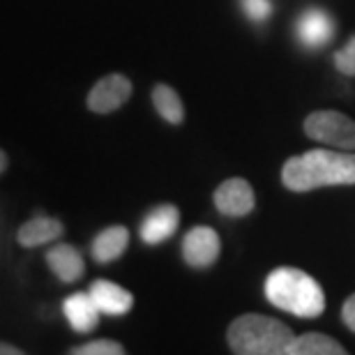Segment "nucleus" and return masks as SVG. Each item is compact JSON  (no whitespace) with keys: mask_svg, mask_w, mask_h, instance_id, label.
<instances>
[{"mask_svg":"<svg viewBox=\"0 0 355 355\" xmlns=\"http://www.w3.org/2000/svg\"><path fill=\"white\" fill-rule=\"evenodd\" d=\"M282 184L295 194L314 191L318 187L355 184V155L349 150L314 148L284 162Z\"/></svg>","mask_w":355,"mask_h":355,"instance_id":"nucleus-1","label":"nucleus"},{"mask_svg":"<svg viewBox=\"0 0 355 355\" xmlns=\"http://www.w3.org/2000/svg\"><path fill=\"white\" fill-rule=\"evenodd\" d=\"M266 297L277 309L300 318H316L325 311V293L314 277L300 268H275L266 277Z\"/></svg>","mask_w":355,"mask_h":355,"instance_id":"nucleus-2","label":"nucleus"},{"mask_svg":"<svg viewBox=\"0 0 355 355\" xmlns=\"http://www.w3.org/2000/svg\"><path fill=\"white\" fill-rule=\"evenodd\" d=\"M293 339L286 323L263 314H243L226 330L229 349L238 355H282Z\"/></svg>","mask_w":355,"mask_h":355,"instance_id":"nucleus-3","label":"nucleus"},{"mask_svg":"<svg viewBox=\"0 0 355 355\" xmlns=\"http://www.w3.org/2000/svg\"><path fill=\"white\" fill-rule=\"evenodd\" d=\"M302 130L309 139L337 150H355V120L344 116L342 111H314L304 118Z\"/></svg>","mask_w":355,"mask_h":355,"instance_id":"nucleus-4","label":"nucleus"},{"mask_svg":"<svg viewBox=\"0 0 355 355\" xmlns=\"http://www.w3.org/2000/svg\"><path fill=\"white\" fill-rule=\"evenodd\" d=\"M222 254V240L210 226H194L182 238V259L194 270H208Z\"/></svg>","mask_w":355,"mask_h":355,"instance_id":"nucleus-5","label":"nucleus"},{"mask_svg":"<svg viewBox=\"0 0 355 355\" xmlns=\"http://www.w3.org/2000/svg\"><path fill=\"white\" fill-rule=\"evenodd\" d=\"M132 81L125 74H106L104 79H99L95 86L90 88L86 106L92 113H113L120 106L127 104V99L132 97Z\"/></svg>","mask_w":355,"mask_h":355,"instance_id":"nucleus-6","label":"nucleus"},{"mask_svg":"<svg viewBox=\"0 0 355 355\" xmlns=\"http://www.w3.org/2000/svg\"><path fill=\"white\" fill-rule=\"evenodd\" d=\"M212 201L224 217H247L257 205V196L245 178H229L215 189Z\"/></svg>","mask_w":355,"mask_h":355,"instance_id":"nucleus-7","label":"nucleus"},{"mask_svg":"<svg viewBox=\"0 0 355 355\" xmlns=\"http://www.w3.org/2000/svg\"><path fill=\"white\" fill-rule=\"evenodd\" d=\"M88 293L92 295V300L99 307L102 314L109 316H125L130 314V309L134 307V295L127 288L118 286L109 279H97L90 284Z\"/></svg>","mask_w":355,"mask_h":355,"instance_id":"nucleus-8","label":"nucleus"},{"mask_svg":"<svg viewBox=\"0 0 355 355\" xmlns=\"http://www.w3.org/2000/svg\"><path fill=\"white\" fill-rule=\"evenodd\" d=\"M178 226H180V210H178L175 205L166 203V205L155 208L150 215L144 219L139 236L146 245H159L173 236L178 231Z\"/></svg>","mask_w":355,"mask_h":355,"instance_id":"nucleus-9","label":"nucleus"},{"mask_svg":"<svg viewBox=\"0 0 355 355\" xmlns=\"http://www.w3.org/2000/svg\"><path fill=\"white\" fill-rule=\"evenodd\" d=\"M46 266L51 268V272L58 277L60 282L74 284L79 282L83 272H86V261H83L81 252L72 245H53L46 252Z\"/></svg>","mask_w":355,"mask_h":355,"instance_id":"nucleus-10","label":"nucleus"},{"mask_svg":"<svg viewBox=\"0 0 355 355\" xmlns=\"http://www.w3.org/2000/svg\"><path fill=\"white\" fill-rule=\"evenodd\" d=\"M65 231L60 219L55 217H33L26 224H21V229L17 231V243L26 250H35L46 243L58 240Z\"/></svg>","mask_w":355,"mask_h":355,"instance_id":"nucleus-11","label":"nucleus"},{"mask_svg":"<svg viewBox=\"0 0 355 355\" xmlns=\"http://www.w3.org/2000/svg\"><path fill=\"white\" fill-rule=\"evenodd\" d=\"M62 314L72 325V330L76 332H90L97 328L99 323V307L92 300L90 293H72L69 297H65L62 302Z\"/></svg>","mask_w":355,"mask_h":355,"instance_id":"nucleus-12","label":"nucleus"},{"mask_svg":"<svg viewBox=\"0 0 355 355\" xmlns=\"http://www.w3.org/2000/svg\"><path fill=\"white\" fill-rule=\"evenodd\" d=\"M335 33L332 19L321 10H307L297 21V35H300L302 44H307L309 49H318L323 44H328Z\"/></svg>","mask_w":355,"mask_h":355,"instance_id":"nucleus-13","label":"nucleus"},{"mask_svg":"<svg viewBox=\"0 0 355 355\" xmlns=\"http://www.w3.org/2000/svg\"><path fill=\"white\" fill-rule=\"evenodd\" d=\"M130 245V231L125 226H109L92 240V257L97 263H113L125 254Z\"/></svg>","mask_w":355,"mask_h":355,"instance_id":"nucleus-14","label":"nucleus"},{"mask_svg":"<svg viewBox=\"0 0 355 355\" xmlns=\"http://www.w3.org/2000/svg\"><path fill=\"white\" fill-rule=\"evenodd\" d=\"M286 355H346V349L337 339L321 332H304L288 344Z\"/></svg>","mask_w":355,"mask_h":355,"instance_id":"nucleus-15","label":"nucleus"},{"mask_svg":"<svg viewBox=\"0 0 355 355\" xmlns=\"http://www.w3.org/2000/svg\"><path fill=\"white\" fill-rule=\"evenodd\" d=\"M153 106L155 111L159 113L166 123L171 125H180L184 120V106H182V99L180 95L166 83H155L153 86Z\"/></svg>","mask_w":355,"mask_h":355,"instance_id":"nucleus-16","label":"nucleus"},{"mask_svg":"<svg viewBox=\"0 0 355 355\" xmlns=\"http://www.w3.org/2000/svg\"><path fill=\"white\" fill-rule=\"evenodd\" d=\"M72 355H125V346L111 339H99V342H88L83 346H74Z\"/></svg>","mask_w":355,"mask_h":355,"instance_id":"nucleus-17","label":"nucleus"},{"mask_svg":"<svg viewBox=\"0 0 355 355\" xmlns=\"http://www.w3.org/2000/svg\"><path fill=\"white\" fill-rule=\"evenodd\" d=\"M335 65L342 74L346 76H355V35L349 40L342 51L335 53Z\"/></svg>","mask_w":355,"mask_h":355,"instance_id":"nucleus-18","label":"nucleus"},{"mask_svg":"<svg viewBox=\"0 0 355 355\" xmlns=\"http://www.w3.org/2000/svg\"><path fill=\"white\" fill-rule=\"evenodd\" d=\"M243 5H245L247 17L254 21H266L270 17V12H272L270 0H243Z\"/></svg>","mask_w":355,"mask_h":355,"instance_id":"nucleus-19","label":"nucleus"},{"mask_svg":"<svg viewBox=\"0 0 355 355\" xmlns=\"http://www.w3.org/2000/svg\"><path fill=\"white\" fill-rule=\"evenodd\" d=\"M342 321L346 323V328L355 332V293L346 297L344 307H342Z\"/></svg>","mask_w":355,"mask_h":355,"instance_id":"nucleus-20","label":"nucleus"},{"mask_svg":"<svg viewBox=\"0 0 355 355\" xmlns=\"http://www.w3.org/2000/svg\"><path fill=\"white\" fill-rule=\"evenodd\" d=\"M0 353H3V355H24V351L14 349L12 344H0Z\"/></svg>","mask_w":355,"mask_h":355,"instance_id":"nucleus-21","label":"nucleus"},{"mask_svg":"<svg viewBox=\"0 0 355 355\" xmlns=\"http://www.w3.org/2000/svg\"><path fill=\"white\" fill-rule=\"evenodd\" d=\"M7 164H10V157H7V153L3 150V153H0V171H7Z\"/></svg>","mask_w":355,"mask_h":355,"instance_id":"nucleus-22","label":"nucleus"}]
</instances>
